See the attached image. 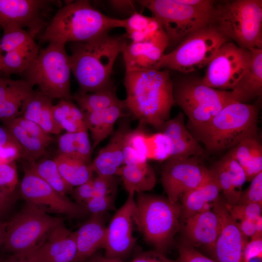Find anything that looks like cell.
Instances as JSON below:
<instances>
[{
	"mask_svg": "<svg viewBox=\"0 0 262 262\" xmlns=\"http://www.w3.org/2000/svg\"><path fill=\"white\" fill-rule=\"evenodd\" d=\"M126 108L139 121L157 129L169 119L175 104L173 82L167 69L126 71Z\"/></svg>",
	"mask_w": 262,
	"mask_h": 262,
	"instance_id": "obj_1",
	"label": "cell"
},
{
	"mask_svg": "<svg viewBox=\"0 0 262 262\" xmlns=\"http://www.w3.org/2000/svg\"><path fill=\"white\" fill-rule=\"evenodd\" d=\"M126 34H103L84 42L73 43L70 56L71 71L81 94L93 93L113 85L111 74L118 55L127 45Z\"/></svg>",
	"mask_w": 262,
	"mask_h": 262,
	"instance_id": "obj_2",
	"label": "cell"
},
{
	"mask_svg": "<svg viewBox=\"0 0 262 262\" xmlns=\"http://www.w3.org/2000/svg\"><path fill=\"white\" fill-rule=\"evenodd\" d=\"M125 19L111 17L92 6L87 0L71 2L60 8L41 36L42 41L66 45L87 42L118 27Z\"/></svg>",
	"mask_w": 262,
	"mask_h": 262,
	"instance_id": "obj_3",
	"label": "cell"
},
{
	"mask_svg": "<svg viewBox=\"0 0 262 262\" xmlns=\"http://www.w3.org/2000/svg\"><path fill=\"white\" fill-rule=\"evenodd\" d=\"M259 112L255 104L234 101L205 125L191 130L206 151L220 152L232 148L244 139L258 138Z\"/></svg>",
	"mask_w": 262,
	"mask_h": 262,
	"instance_id": "obj_4",
	"label": "cell"
},
{
	"mask_svg": "<svg viewBox=\"0 0 262 262\" xmlns=\"http://www.w3.org/2000/svg\"><path fill=\"white\" fill-rule=\"evenodd\" d=\"M181 205L171 202L167 197L137 194L135 226L145 241L154 250L164 254L172 245L180 228Z\"/></svg>",
	"mask_w": 262,
	"mask_h": 262,
	"instance_id": "obj_5",
	"label": "cell"
},
{
	"mask_svg": "<svg viewBox=\"0 0 262 262\" xmlns=\"http://www.w3.org/2000/svg\"><path fill=\"white\" fill-rule=\"evenodd\" d=\"M162 24L168 46L178 44L189 33L211 24L215 1L211 0H142Z\"/></svg>",
	"mask_w": 262,
	"mask_h": 262,
	"instance_id": "obj_6",
	"label": "cell"
},
{
	"mask_svg": "<svg viewBox=\"0 0 262 262\" xmlns=\"http://www.w3.org/2000/svg\"><path fill=\"white\" fill-rule=\"evenodd\" d=\"M211 25L244 49H262V0L215 3Z\"/></svg>",
	"mask_w": 262,
	"mask_h": 262,
	"instance_id": "obj_7",
	"label": "cell"
},
{
	"mask_svg": "<svg viewBox=\"0 0 262 262\" xmlns=\"http://www.w3.org/2000/svg\"><path fill=\"white\" fill-rule=\"evenodd\" d=\"M70 56L65 45L50 42L39 53L32 64L21 74L23 80L51 100L71 101L70 93Z\"/></svg>",
	"mask_w": 262,
	"mask_h": 262,
	"instance_id": "obj_8",
	"label": "cell"
},
{
	"mask_svg": "<svg viewBox=\"0 0 262 262\" xmlns=\"http://www.w3.org/2000/svg\"><path fill=\"white\" fill-rule=\"evenodd\" d=\"M173 82V97L187 115L191 128L202 126L224 107L234 102L230 91L219 90L204 84L202 78L185 74Z\"/></svg>",
	"mask_w": 262,
	"mask_h": 262,
	"instance_id": "obj_9",
	"label": "cell"
},
{
	"mask_svg": "<svg viewBox=\"0 0 262 262\" xmlns=\"http://www.w3.org/2000/svg\"><path fill=\"white\" fill-rule=\"evenodd\" d=\"M229 39L210 24L186 36L170 52L164 54L156 69L186 74L207 66L219 49Z\"/></svg>",
	"mask_w": 262,
	"mask_h": 262,
	"instance_id": "obj_10",
	"label": "cell"
},
{
	"mask_svg": "<svg viewBox=\"0 0 262 262\" xmlns=\"http://www.w3.org/2000/svg\"><path fill=\"white\" fill-rule=\"evenodd\" d=\"M63 222L43 210L27 203L6 222L3 245L14 255H24L35 249L50 231Z\"/></svg>",
	"mask_w": 262,
	"mask_h": 262,
	"instance_id": "obj_11",
	"label": "cell"
},
{
	"mask_svg": "<svg viewBox=\"0 0 262 262\" xmlns=\"http://www.w3.org/2000/svg\"><path fill=\"white\" fill-rule=\"evenodd\" d=\"M251 58L250 49L228 41L207 66L201 82L213 89L231 91L248 69Z\"/></svg>",
	"mask_w": 262,
	"mask_h": 262,
	"instance_id": "obj_12",
	"label": "cell"
},
{
	"mask_svg": "<svg viewBox=\"0 0 262 262\" xmlns=\"http://www.w3.org/2000/svg\"><path fill=\"white\" fill-rule=\"evenodd\" d=\"M199 157H170L162 169L161 180L167 198L179 202L186 193L200 186L210 177L208 169Z\"/></svg>",
	"mask_w": 262,
	"mask_h": 262,
	"instance_id": "obj_13",
	"label": "cell"
},
{
	"mask_svg": "<svg viewBox=\"0 0 262 262\" xmlns=\"http://www.w3.org/2000/svg\"><path fill=\"white\" fill-rule=\"evenodd\" d=\"M19 192L27 203L46 213H60L71 218L82 217L88 213L85 208L56 191L39 177L25 169Z\"/></svg>",
	"mask_w": 262,
	"mask_h": 262,
	"instance_id": "obj_14",
	"label": "cell"
},
{
	"mask_svg": "<svg viewBox=\"0 0 262 262\" xmlns=\"http://www.w3.org/2000/svg\"><path fill=\"white\" fill-rule=\"evenodd\" d=\"M135 213L134 195H128L106 226L103 248L105 257L123 260L131 252L136 241L133 234Z\"/></svg>",
	"mask_w": 262,
	"mask_h": 262,
	"instance_id": "obj_15",
	"label": "cell"
},
{
	"mask_svg": "<svg viewBox=\"0 0 262 262\" xmlns=\"http://www.w3.org/2000/svg\"><path fill=\"white\" fill-rule=\"evenodd\" d=\"M213 211L218 216L221 230L212 248L216 262H243V252L248 242L228 209L222 196L213 204Z\"/></svg>",
	"mask_w": 262,
	"mask_h": 262,
	"instance_id": "obj_16",
	"label": "cell"
},
{
	"mask_svg": "<svg viewBox=\"0 0 262 262\" xmlns=\"http://www.w3.org/2000/svg\"><path fill=\"white\" fill-rule=\"evenodd\" d=\"M53 1L46 0H0V26L27 28L34 37L44 27L41 14Z\"/></svg>",
	"mask_w": 262,
	"mask_h": 262,
	"instance_id": "obj_17",
	"label": "cell"
},
{
	"mask_svg": "<svg viewBox=\"0 0 262 262\" xmlns=\"http://www.w3.org/2000/svg\"><path fill=\"white\" fill-rule=\"evenodd\" d=\"M77 253L74 231L63 222L53 228L33 250L24 255L32 262H73Z\"/></svg>",
	"mask_w": 262,
	"mask_h": 262,
	"instance_id": "obj_18",
	"label": "cell"
},
{
	"mask_svg": "<svg viewBox=\"0 0 262 262\" xmlns=\"http://www.w3.org/2000/svg\"><path fill=\"white\" fill-rule=\"evenodd\" d=\"M132 131L129 118H124L113 132L106 145L98 152L90 166L100 176H119L124 165L123 148L128 134Z\"/></svg>",
	"mask_w": 262,
	"mask_h": 262,
	"instance_id": "obj_19",
	"label": "cell"
},
{
	"mask_svg": "<svg viewBox=\"0 0 262 262\" xmlns=\"http://www.w3.org/2000/svg\"><path fill=\"white\" fill-rule=\"evenodd\" d=\"M180 229L186 243L212 249L220 233L221 224L218 215L211 210L181 220Z\"/></svg>",
	"mask_w": 262,
	"mask_h": 262,
	"instance_id": "obj_20",
	"label": "cell"
},
{
	"mask_svg": "<svg viewBox=\"0 0 262 262\" xmlns=\"http://www.w3.org/2000/svg\"><path fill=\"white\" fill-rule=\"evenodd\" d=\"M158 130L170 142L171 151L170 157H199L206 152L187 129L184 124V114L182 112L165 121Z\"/></svg>",
	"mask_w": 262,
	"mask_h": 262,
	"instance_id": "obj_21",
	"label": "cell"
},
{
	"mask_svg": "<svg viewBox=\"0 0 262 262\" xmlns=\"http://www.w3.org/2000/svg\"><path fill=\"white\" fill-rule=\"evenodd\" d=\"M104 215H91L74 231L77 253L73 262H84L103 248L107 226Z\"/></svg>",
	"mask_w": 262,
	"mask_h": 262,
	"instance_id": "obj_22",
	"label": "cell"
},
{
	"mask_svg": "<svg viewBox=\"0 0 262 262\" xmlns=\"http://www.w3.org/2000/svg\"><path fill=\"white\" fill-rule=\"evenodd\" d=\"M124 28L131 42H149L167 48L168 39L160 22L154 16L135 12L125 19Z\"/></svg>",
	"mask_w": 262,
	"mask_h": 262,
	"instance_id": "obj_23",
	"label": "cell"
},
{
	"mask_svg": "<svg viewBox=\"0 0 262 262\" xmlns=\"http://www.w3.org/2000/svg\"><path fill=\"white\" fill-rule=\"evenodd\" d=\"M33 91V87L23 79L12 80L0 76V120L20 116L24 101Z\"/></svg>",
	"mask_w": 262,
	"mask_h": 262,
	"instance_id": "obj_24",
	"label": "cell"
},
{
	"mask_svg": "<svg viewBox=\"0 0 262 262\" xmlns=\"http://www.w3.org/2000/svg\"><path fill=\"white\" fill-rule=\"evenodd\" d=\"M220 192L217 182L211 174L207 181L181 197L180 221L196 213L211 210Z\"/></svg>",
	"mask_w": 262,
	"mask_h": 262,
	"instance_id": "obj_25",
	"label": "cell"
},
{
	"mask_svg": "<svg viewBox=\"0 0 262 262\" xmlns=\"http://www.w3.org/2000/svg\"><path fill=\"white\" fill-rule=\"evenodd\" d=\"M252 58L247 71L230 91L234 101L248 103L262 94V49H250Z\"/></svg>",
	"mask_w": 262,
	"mask_h": 262,
	"instance_id": "obj_26",
	"label": "cell"
},
{
	"mask_svg": "<svg viewBox=\"0 0 262 262\" xmlns=\"http://www.w3.org/2000/svg\"><path fill=\"white\" fill-rule=\"evenodd\" d=\"M166 48L149 42H131L123 52L126 71L156 69Z\"/></svg>",
	"mask_w": 262,
	"mask_h": 262,
	"instance_id": "obj_27",
	"label": "cell"
},
{
	"mask_svg": "<svg viewBox=\"0 0 262 262\" xmlns=\"http://www.w3.org/2000/svg\"><path fill=\"white\" fill-rule=\"evenodd\" d=\"M126 109L127 110L125 102L123 104L111 106L101 110L84 113L87 129L91 132L93 140V150L112 135L114 131L115 122L119 118L124 117Z\"/></svg>",
	"mask_w": 262,
	"mask_h": 262,
	"instance_id": "obj_28",
	"label": "cell"
},
{
	"mask_svg": "<svg viewBox=\"0 0 262 262\" xmlns=\"http://www.w3.org/2000/svg\"><path fill=\"white\" fill-rule=\"evenodd\" d=\"M119 176L128 195L150 191L156 182L154 171L147 161L124 164Z\"/></svg>",
	"mask_w": 262,
	"mask_h": 262,
	"instance_id": "obj_29",
	"label": "cell"
},
{
	"mask_svg": "<svg viewBox=\"0 0 262 262\" xmlns=\"http://www.w3.org/2000/svg\"><path fill=\"white\" fill-rule=\"evenodd\" d=\"M92 151L87 131L66 132L59 138V154L90 164Z\"/></svg>",
	"mask_w": 262,
	"mask_h": 262,
	"instance_id": "obj_30",
	"label": "cell"
},
{
	"mask_svg": "<svg viewBox=\"0 0 262 262\" xmlns=\"http://www.w3.org/2000/svg\"><path fill=\"white\" fill-rule=\"evenodd\" d=\"M53 116L62 130L68 132L88 131L84 113L71 102L60 99L52 107Z\"/></svg>",
	"mask_w": 262,
	"mask_h": 262,
	"instance_id": "obj_31",
	"label": "cell"
},
{
	"mask_svg": "<svg viewBox=\"0 0 262 262\" xmlns=\"http://www.w3.org/2000/svg\"><path fill=\"white\" fill-rule=\"evenodd\" d=\"M2 122L4 127L19 145L21 150V157L30 162L36 161L47 154V147L40 140L29 134L12 119L3 120Z\"/></svg>",
	"mask_w": 262,
	"mask_h": 262,
	"instance_id": "obj_32",
	"label": "cell"
},
{
	"mask_svg": "<svg viewBox=\"0 0 262 262\" xmlns=\"http://www.w3.org/2000/svg\"><path fill=\"white\" fill-rule=\"evenodd\" d=\"M60 174L72 187L83 184L93 178L90 164L59 154L54 159Z\"/></svg>",
	"mask_w": 262,
	"mask_h": 262,
	"instance_id": "obj_33",
	"label": "cell"
},
{
	"mask_svg": "<svg viewBox=\"0 0 262 262\" xmlns=\"http://www.w3.org/2000/svg\"><path fill=\"white\" fill-rule=\"evenodd\" d=\"M73 99L83 113L101 110L125 102L118 98L113 85L93 93H78L73 96Z\"/></svg>",
	"mask_w": 262,
	"mask_h": 262,
	"instance_id": "obj_34",
	"label": "cell"
},
{
	"mask_svg": "<svg viewBox=\"0 0 262 262\" xmlns=\"http://www.w3.org/2000/svg\"><path fill=\"white\" fill-rule=\"evenodd\" d=\"M40 49L35 43L6 52L3 56L0 72L8 76L23 73L36 58Z\"/></svg>",
	"mask_w": 262,
	"mask_h": 262,
	"instance_id": "obj_35",
	"label": "cell"
},
{
	"mask_svg": "<svg viewBox=\"0 0 262 262\" xmlns=\"http://www.w3.org/2000/svg\"><path fill=\"white\" fill-rule=\"evenodd\" d=\"M26 170L36 175L62 195L71 193L73 189L63 178L54 160L43 159L29 162Z\"/></svg>",
	"mask_w": 262,
	"mask_h": 262,
	"instance_id": "obj_36",
	"label": "cell"
},
{
	"mask_svg": "<svg viewBox=\"0 0 262 262\" xmlns=\"http://www.w3.org/2000/svg\"><path fill=\"white\" fill-rule=\"evenodd\" d=\"M143 125H139L127 136L124 145V165L147 161L145 156Z\"/></svg>",
	"mask_w": 262,
	"mask_h": 262,
	"instance_id": "obj_37",
	"label": "cell"
},
{
	"mask_svg": "<svg viewBox=\"0 0 262 262\" xmlns=\"http://www.w3.org/2000/svg\"><path fill=\"white\" fill-rule=\"evenodd\" d=\"M52 100L40 91L33 90L22 104L21 116L39 125L45 111L53 105Z\"/></svg>",
	"mask_w": 262,
	"mask_h": 262,
	"instance_id": "obj_38",
	"label": "cell"
},
{
	"mask_svg": "<svg viewBox=\"0 0 262 262\" xmlns=\"http://www.w3.org/2000/svg\"><path fill=\"white\" fill-rule=\"evenodd\" d=\"M145 156L148 160L165 161L171 154V146L169 139L161 132L144 137Z\"/></svg>",
	"mask_w": 262,
	"mask_h": 262,
	"instance_id": "obj_39",
	"label": "cell"
},
{
	"mask_svg": "<svg viewBox=\"0 0 262 262\" xmlns=\"http://www.w3.org/2000/svg\"><path fill=\"white\" fill-rule=\"evenodd\" d=\"M209 170L211 175L217 182L227 204L229 206L237 204L242 191H239L235 188L231 178L220 161Z\"/></svg>",
	"mask_w": 262,
	"mask_h": 262,
	"instance_id": "obj_40",
	"label": "cell"
},
{
	"mask_svg": "<svg viewBox=\"0 0 262 262\" xmlns=\"http://www.w3.org/2000/svg\"><path fill=\"white\" fill-rule=\"evenodd\" d=\"M34 37L27 31L17 27H11L3 30L0 42L1 51L5 52L35 42Z\"/></svg>",
	"mask_w": 262,
	"mask_h": 262,
	"instance_id": "obj_41",
	"label": "cell"
},
{
	"mask_svg": "<svg viewBox=\"0 0 262 262\" xmlns=\"http://www.w3.org/2000/svg\"><path fill=\"white\" fill-rule=\"evenodd\" d=\"M260 143L258 138H246L230 148L229 152L244 169L256 147Z\"/></svg>",
	"mask_w": 262,
	"mask_h": 262,
	"instance_id": "obj_42",
	"label": "cell"
},
{
	"mask_svg": "<svg viewBox=\"0 0 262 262\" xmlns=\"http://www.w3.org/2000/svg\"><path fill=\"white\" fill-rule=\"evenodd\" d=\"M219 161L231 178L235 188L242 191V187L246 181L243 167L229 152Z\"/></svg>",
	"mask_w": 262,
	"mask_h": 262,
	"instance_id": "obj_43",
	"label": "cell"
},
{
	"mask_svg": "<svg viewBox=\"0 0 262 262\" xmlns=\"http://www.w3.org/2000/svg\"><path fill=\"white\" fill-rule=\"evenodd\" d=\"M248 203L262 204V172L251 180L249 186L242 191L237 204Z\"/></svg>",
	"mask_w": 262,
	"mask_h": 262,
	"instance_id": "obj_44",
	"label": "cell"
},
{
	"mask_svg": "<svg viewBox=\"0 0 262 262\" xmlns=\"http://www.w3.org/2000/svg\"><path fill=\"white\" fill-rule=\"evenodd\" d=\"M227 206L235 222L246 219L256 220L262 216V205L257 203L236 204L233 206L227 204Z\"/></svg>",
	"mask_w": 262,
	"mask_h": 262,
	"instance_id": "obj_45",
	"label": "cell"
},
{
	"mask_svg": "<svg viewBox=\"0 0 262 262\" xmlns=\"http://www.w3.org/2000/svg\"><path fill=\"white\" fill-rule=\"evenodd\" d=\"M18 176L15 162L0 163V188L10 192H16Z\"/></svg>",
	"mask_w": 262,
	"mask_h": 262,
	"instance_id": "obj_46",
	"label": "cell"
},
{
	"mask_svg": "<svg viewBox=\"0 0 262 262\" xmlns=\"http://www.w3.org/2000/svg\"><path fill=\"white\" fill-rule=\"evenodd\" d=\"M115 206V195L102 196L95 195L83 207L91 215L104 214Z\"/></svg>",
	"mask_w": 262,
	"mask_h": 262,
	"instance_id": "obj_47",
	"label": "cell"
},
{
	"mask_svg": "<svg viewBox=\"0 0 262 262\" xmlns=\"http://www.w3.org/2000/svg\"><path fill=\"white\" fill-rule=\"evenodd\" d=\"M95 195H115L117 190V180L115 176L97 175L91 180Z\"/></svg>",
	"mask_w": 262,
	"mask_h": 262,
	"instance_id": "obj_48",
	"label": "cell"
},
{
	"mask_svg": "<svg viewBox=\"0 0 262 262\" xmlns=\"http://www.w3.org/2000/svg\"><path fill=\"white\" fill-rule=\"evenodd\" d=\"M12 119L29 134L40 140L46 147L52 142L53 138L37 123L27 119L22 116Z\"/></svg>",
	"mask_w": 262,
	"mask_h": 262,
	"instance_id": "obj_49",
	"label": "cell"
},
{
	"mask_svg": "<svg viewBox=\"0 0 262 262\" xmlns=\"http://www.w3.org/2000/svg\"><path fill=\"white\" fill-rule=\"evenodd\" d=\"M179 262H216L198 251L182 240L178 245Z\"/></svg>",
	"mask_w": 262,
	"mask_h": 262,
	"instance_id": "obj_50",
	"label": "cell"
},
{
	"mask_svg": "<svg viewBox=\"0 0 262 262\" xmlns=\"http://www.w3.org/2000/svg\"><path fill=\"white\" fill-rule=\"evenodd\" d=\"M244 170L246 181H251L262 172V146L261 143L256 147Z\"/></svg>",
	"mask_w": 262,
	"mask_h": 262,
	"instance_id": "obj_51",
	"label": "cell"
},
{
	"mask_svg": "<svg viewBox=\"0 0 262 262\" xmlns=\"http://www.w3.org/2000/svg\"><path fill=\"white\" fill-rule=\"evenodd\" d=\"M262 216L256 220L244 219L236 223L239 229L246 237L251 239L262 237Z\"/></svg>",
	"mask_w": 262,
	"mask_h": 262,
	"instance_id": "obj_52",
	"label": "cell"
},
{
	"mask_svg": "<svg viewBox=\"0 0 262 262\" xmlns=\"http://www.w3.org/2000/svg\"><path fill=\"white\" fill-rule=\"evenodd\" d=\"M91 180L75 187L71 192L75 202L83 206L95 196Z\"/></svg>",
	"mask_w": 262,
	"mask_h": 262,
	"instance_id": "obj_53",
	"label": "cell"
},
{
	"mask_svg": "<svg viewBox=\"0 0 262 262\" xmlns=\"http://www.w3.org/2000/svg\"><path fill=\"white\" fill-rule=\"evenodd\" d=\"M129 262H179V261L168 259L164 254L153 250L141 253Z\"/></svg>",
	"mask_w": 262,
	"mask_h": 262,
	"instance_id": "obj_54",
	"label": "cell"
},
{
	"mask_svg": "<svg viewBox=\"0 0 262 262\" xmlns=\"http://www.w3.org/2000/svg\"><path fill=\"white\" fill-rule=\"evenodd\" d=\"M262 237L253 238L246 244L243 252V262L255 257L262 258Z\"/></svg>",
	"mask_w": 262,
	"mask_h": 262,
	"instance_id": "obj_55",
	"label": "cell"
},
{
	"mask_svg": "<svg viewBox=\"0 0 262 262\" xmlns=\"http://www.w3.org/2000/svg\"><path fill=\"white\" fill-rule=\"evenodd\" d=\"M16 197V192H10L0 188V217L10 209Z\"/></svg>",
	"mask_w": 262,
	"mask_h": 262,
	"instance_id": "obj_56",
	"label": "cell"
},
{
	"mask_svg": "<svg viewBox=\"0 0 262 262\" xmlns=\"http://www.w3.org/2000/svg\"><path fill=\"white\" fill-rule=\"evenodd\" d=\"M10 147L21 149L18 142L10 131L5 127L0 126V148Z\"/></svg>",
	"mask_w": 262,
	"mask_h": 262,
	"instance_id": "obj_57",
	"label": "cell"
},
{
	"mask_svg": "<svg viewBox=\"0 0 262 262\" xmlns=\"http://www.w3.org/2000/svg\"><path fill=\"white\" fill-rule=\"evenodd\" d=\"M109 2L115 8L119 10L136 12L134 10V1L132 0H110Z\"/></svg>",
	"mask_w": 262,
	"mask_h": 262,
	"instance_id": "obj_58",
	"label": "cell"
},
{
	"mask_svg": "<svg viewBox=\"0 0 262 262\" xmlns=\"http://www.w3.org/2000/svg\"><path fill=\"white\" fill-rule=\"evenodd\" d=\"M86 262H125L123 260L119 259H113L105 257L104 255L95 254Z\"/></svg>",
	"mask_w": 262,
	"mask_h": 262,
	"instance_id": "obj_59",
	"label": "cell"
},
{
	"mask_svg": "<svg viewBox=\"0 0 262 262\" xmlns=\"http://www.w3.org/2000/svg\"><path fill=\"white\" fill-rule=\"evenodd\" d=\"M0 262H32L25 255L13 254L5 260H0Z\"/></svg>",
	"mask_w": 262,
	"mask_h": 262,
	"instance_id": "obj_60",
	"label": "cell"
},
{
	"mask_svg": "<svg viewBox=\"0 0 262 262\" xmlns=\"http://www.w3.org/2000/svg\"><path fill=\"white\" fill-rule=\"evenodd\" d=\"M6 223H3L0 220V247L3 245L5 231Z\"/></svg>",
	"mask_w": 262,
	"mask_h": 262,
	"instance_id": "obj_61",
	"label": "cell"
},
{
	"mask_svg": "<svg viewBox=\"0 0 262 262\" xmlns=\"http://www.w3.org/2000/svg\"><path fill=\"white\" fill-rule=\"evenodd\" d=\"M246 262H262V258H252L247 261Z\"/></svg>",
	"mask_w": 262,
	"mask_h": 262,
	"instance_id": "obj_62",
	"label": "cell"
},
{
	"mask_svg": "<svg viewBox=\"0 0 262 262\" xmlns=\"http://www.w3.org/2000/svg\"><path fill=\"white\" fill-rule=\"evenodd\" d=\"M2 58L1 59H0V72L1 71V69L2 67Z\"/></svg>",
	"mask_w": 262,
	"mask_h": 262,
	"instance_id": "obj_63",
	"label": "cell"
}]
</instances>
